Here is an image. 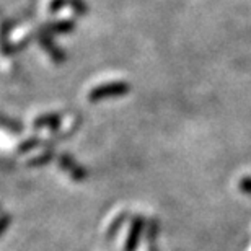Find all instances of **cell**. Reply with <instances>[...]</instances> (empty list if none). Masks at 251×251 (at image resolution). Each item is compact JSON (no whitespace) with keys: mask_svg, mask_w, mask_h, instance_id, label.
<instances>
[{"mask_svg":"<svg viewBox=\"0 0 251 251\" xmlns=\"http://www.w3.org/2000/svg\"><path fill=\"white\" fill-rule=\"evenodd\" d=\"M139 232H140V220L135 219V224L130 225L127 238H126V242H124V251H134L135 245H137V240H139Z\"/></svg>","mask_w":251,"mask_h":251,"instance_id":"cell-2","label":"cell"},{"mask_svg":"<svg viewBox=\"0 0 251 251\" xmlns=\"http://www.w3.org/2000/svg\"><path fill=\"white\" fill-rule=\"evenodd\" d=\"M240 189L245 193H251V176H245L240 179Z\"/></svg>","mask_w":251,"mask_h":251,"instance_id":"cell-3","label":"cell"},{"mask_svg":"<svg viewBox=\"0 0 251 251\" xmlns=\"http://www.w3.org/2000/svg\"><path fill=\"white\" fill-rule=\"evenodd\" d=\"M127 92V83L121 82H106V83H100L95 88L90 90L88 100H100L103 97H116V95H123Z\"/></svg>","mask_w":251,"mask_h":251,"instance_id":"cell-1","label":"cell"}]
</instances>
